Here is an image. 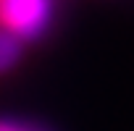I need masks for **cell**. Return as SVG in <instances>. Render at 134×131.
<instances>
[{"mask_svg": "<svg viewBox=\"0 0 134 131\" xmlns=\"http://www.w3.org/2000/svg\"><path fill=\"white\" fill-rule=\"evenodd\" d=\"M50 19V0H0V29L19 39L37 37Z\"/></svg>", "mask_w": 134, "mask_h": 131, "instance_id": "1", "label": "cell"}, {"mask_svg": "<svg viewBox=\"0 0 134 131\" xmlns=\"http://www.w3.org/2000/svg\"><path fill=\"white\" fill-rule=\"evenodd\" d=\"M19 52H21V39L5 29H0V74L8 71L19 60Z\"/></svg>", "mask_w": 134, "mask_h": 131, "instance_id": "2", "label": "cell"}, {"mask_svg": "<svg viewBox=\"0 0 134 131\" xmlns=\"http://www.w3.org/2000/svg\"><path fill=\"white\" fill-rule=\"evenodd\" d=\"M0 131H29V128H19L13 123H3V121H0Z\"/></svg>", "mask_w": 134, "mask_h": 131, "instance_id": "3", "label": "cell"}]
</instances>
